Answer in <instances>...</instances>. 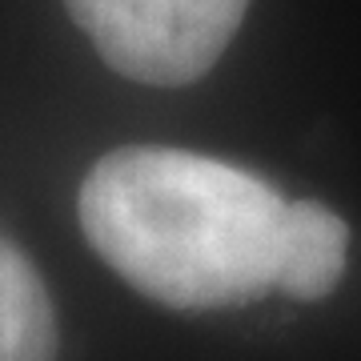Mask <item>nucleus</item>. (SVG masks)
<instances>
[{
	"label": "nucleus",
	"mask_w": 361,
	"mask_h": 361,
	"mask_svg": "<svg viewBox=\"0 0 361 361\" xmlns=\"http://www.w3.org/2000/svg\"><path fill=\"white\" fill-rule=\"evenodd\" d=\"M285 201L245 169L165 145L113 149L80 185V229L169 310H233L277 289Z\"/></svg>",
	"instance_id": "1"
},
{
	"label": "nucleus",
	"mask_w": 361,
	"mask_h": 361,
	"mask_svg": "<svg viewBox=\"0 0 361 361\" xmlns=\"http://www.w3.org/2000/svg\"><path fill=\"white\" fill-rule=\"evenodd\" d=\"M65 8L121 77L180 89L221 61L249 0H65Z\"/></svg>",
	"instance_id": "2"
},
{
	"label": "nucleus",
	"mask_w": 361,
	"mask_h": 361,
	"mask_svg": "<svg viewBox=\"0 0 361 361\" xmlns=\"http://www.w3.org/2000/svg\"><path fill=\"white\" fill-rule=\"evenodd\" d=\"M349 257V225L317 201H289L281 225L277 289L297 301H322L337 289Z\"/></svg>",
	"instance_id": "3"
},
{
	"label": "nucleus",
	"mask_w": 361,
	"mask_h": 361,
	"mask_svg": "<svg viewBox=\"0 0 361 361\" xmlns=\"http://www.w3.org/2000/svg\"><path fill=\"white\" fill-rule=\"evenodd\" d=\"M0 361H56L52 297L8 237H0Z\"/></svg>",
	"instance_id": "4"
}]
</instances>
